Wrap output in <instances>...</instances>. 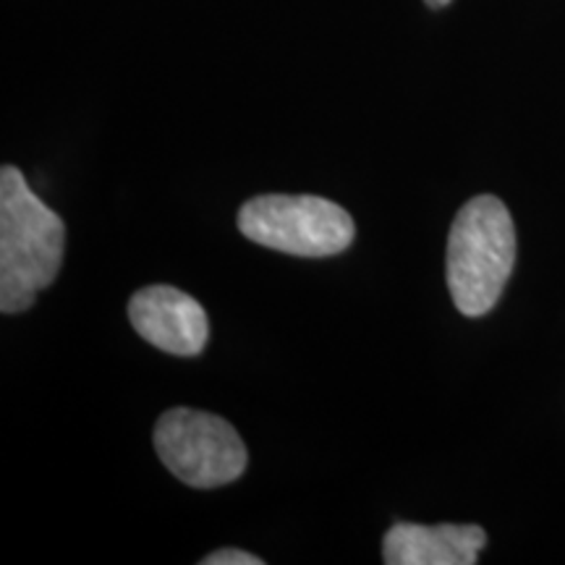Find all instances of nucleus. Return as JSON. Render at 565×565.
Instances as JSON below:
<instances>
[{"label":"nucleus","mask_w":565,"mask_h":565,"mask_svg":"<svg viewBox=\"0 0 565 565\" xmlns=\"http://www.w3.org/2000/svg\"><path fill=\"white\" fill-rule=\"evenodd\" d=\"M515 265V228L498 196H475L458 210L448 236V288L458 312L482 317L498 303Z\"/></svg>","instance_id":"f03ea898"},{"label":"nucleus","mask_w":565,"mask_h":565,"mask_svg":"<svg viewBox=\"0 0 565 565\" xmlns=\"http://www.w3.org/2000/svg\"><path fill=\"white\" fill-rule=\"evenodd\" d=\"M238 231L267 249L309 259L345 252L356 233L349 212L309 194L254 196L238 212Z\"/></svg>","instance_id":"7ed1b4c3"},{"label":"nucleus","mask_w":565,"mask_h":565,"mask_svg":"<svg viewBox=\"0 0 565 565\" xmlns=\"http://www.w3.org/2000/svg\"><path fill=\"white\" fill-rule=\"evenodd\" d=\"M154 448L175 479L200 490L231 484L246 469V448L233 424L194 408L162 414Z\"/></svg>","instance_id":"20e7f679"},{"label":"nucleus","mask_w":565,"mask_h":565,"mask_svg":"<svg viewBox=\"0 0 565 565\" xmlns=\"http://www.w3.org/2000/svg\"><path fill=\"white\" fill-rule=\"evenodd\" d=\"M429 6H433V9H443V6H448L450 0H427Z\"/></svg>","instance_id":"6e6552de"},{"label":"nucleus","mask_w":565,"mask_h":565,"mask_svg":"<svg viewBox=\"0 0 565 565\" xmlns=\"http://www.w3.org/2000/svg\"><path fill=\"white\" fill-rule=\"evenodd\" d=\"M66 228L17 166L0 171V309L19 315L61 270Z\"/></svg>","instance_id":"f257e3e1"},{"label":"nucleus","mask_w":565,"mask_h":565,"mask_svg":"<svg viewBox=\"0 0 565 565\" xmlns=\"http://www.w3.org/2000/svg\"><path fill=\"white\" fill-rule=\"evenodd\" d=\"M129 317L147 343L175 356H194L210 335L207 312L194 296L173 286H147L131 296Z\"/></svg>","instance_id":"39448f33"},{"label":"nucleus","mask_w":565,"mask_h":565,"mask_svg":"<svg viewBox=\"0 0 565 565\" xmlns=\"http://www.w3.org/2000/svg\"><path fill=\"white\" fill-rule=\"evenodd\" d=\"M204 565H263V557L244 553V550H217L202 561Z\"/></svg>","instance_id":"0eeeda50"},{"label":"nucleus","mask_w":565,"mask_h":565,"mask_svg":"<svg viewBox=\"0 0 565 565\" xmlns=\"http://www.w3.org/2000/svg\"><path fill=\"white\" fill-rule=\"evenodd\" d=\"M487 545L477 524H395L383 540L387 565H475Z\"/></svg>","instance_id":"423d86ee"}]
</instances>
